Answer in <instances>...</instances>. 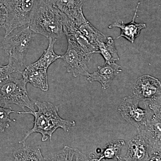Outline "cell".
<instances>
[{"instance_id": "1", "label": "cell", "mask_w": 161, "mask_h": 161, "mask_svg": "<svg viewBox=\"0 0 161 161\" xmlns=\"http://www.w3.org/2000/svg\"><path fill=\"white\" fill-rule=\"evenodd\" d=\"M35 105L38 110L35 112H23V114H29L34 116L33 127L27 131L22 140L19 142L23 147L25 146L27 139L33 133H39L42 136L43 142H46L49 136L52 142V136L58 128L63 129L65 132H69L72 127L76 125L75 121L63 119L58 114L59 108L50 102L36 101Z\"/></svg>"}, {"instance_id": "2", "label": "cell", "mask_w": 161, "mask_h": 161, "mask_svg": "<svg viewBox=\"0 0 161 161\" xmlns=\"http://www.w3.org/2000/svg\"><path fill=\"white\" fill-rule=\"evenodd\" d=\"M32 32L58 40L63 36L62 12L58 7L48 6L40 0L31 15L29 23Z\"/></svg>"}, {"instance_id": "3", "label": "cell", "mask_w": 161, "mask_h": 161, "mask_svg": "<svg viewBox=\"0 0 161 161\" xmlns=\"http://www.w3.org/2000/svg\"><path fill=\"white\" fill-rule=\"evenodd\" d=\"M32 40V31L29 25L16 28L5 36L3 48L9 57V61L22 74L23 62Z\"/></svg>"}, {"instance_id": "4", "label": "cell", "mask_w": 161, "mask_h": 161, "mask_svg": "<svg viewBox=\"0 0 161 161\" xmlns=\"http://www.w3.org/2000/svg\"><path fill=\"white\" fill-rule=\"evenodd\" d=\"M27 82L23 78L9 76L0 83V106L14 104L25 110L35 112V103L30 99L26 89Z\"/></svg>"}, {"instance_id": "5", "label": "cell", "mask_w": 161, "mask_h": 161, "mask_svg": "<svg viewBox=\"0 0 161 161\" xmlns=\"http://www.w3.org/2000/svg\"><path fill=\"white\" fill-rule=\"evenodd\" d=\"M40 0H3L7 11L5 35L18 27L28 25L32 12Z\"/></svg>"}, {"instance_id": "6", "label": "cell", "mask_w": 161, "mask_h": 161, "mask_svg": "<svg viewBox=\"0 0 161 161\" xmlns=\"http://www.w3.org/2000/svg\"><path fill=\"white\" fill-rule=\"evenodd\" d=\"M161 100L159 98L149 102V108L147 110L148 118L144 132L149 146L150 157L161 152Z\"/></svg>"}, {"instance_id": "7", "label": "cell", "mask_w": 161, "mask_h": 161, "mask_svg": "<svg viewBox=\"0 0 161 161\" xmlns=\"http://www.w3.org/2000/svg\"><path fill=\"white\" fill-rule=\"evenodd\" d=\"M140 101L133 95L125 97L118 107V112L128 123L135 127L138 132L147 125L148 111L141 108Z\"/></svg>"}, {"instance_id": "8", "label": "cell", "mask_w": 161, "mask_h": 161, "mask_svg": "<svg viewBox=\"0 0 161 161\" xmlns=\"http://www.w3.org/2000/svg\"><path fill=\"white\" fill-rule=\"evenodd\" d=\"M93 55L86 53L79 48L68 43V48L64 54L61 56L68 73H71L75 78L79 76L88 77V64Z\"/></svg>"}, {"instance_id": "9", "label": "cell", "mask_w": 161, "mask_h": 161, "mask_svg": "<svg viewBox=\"0 0 161 161\" xmlns=\"http://www.w3.org/2000/svg\"><path fill=\"white\" fill-rule=\"evenodd\" d=\"M132 95L140 101L143 102L161 98L160 81L150 75H142L133 85Z\"/></svg>"}, {"instance_id": "10", "label": "cell", "mask_w": 161, "mask_h": 161, "mask_svg": "<svg viewBox=\"0 0 161 161\" xmlns=\"http://www.w3.org/2000/svg\"><path fill=\"white\" fill-rule=\"evenodd\" d=\"M63 31L68 43L79 48L86 53L92 55L97 49L78 30L73 21L62 12Z\"/></svg>"}, {"instance_id": "11", "label": "cell", "mask_w": 161, "mask_h": 161, "mask_svg": "<svg viewBox=\"0 0 161 161\" xmlns=\"http://www.w3.org/2000/svg\"><path fill=\"white\" fill-rule=\"evenodd\" d=\"M129 149L125 158V161H148L150 158L149 146L144 129L129 141Z\"/></svg>"}, {"instance_id": "12", "label": "cell", "mask_w": 161, "mask_h": 161, "mask_svg": "<svg viewBox=\"0 0 161 161\" xmlns=\"http://www.w3.org/2000/svg\"><path fill=\"white\" fill-rule=\"evenodd\" d=\"M122 71L120 65L115 63L107 64L103 66L98 67V70L89 74L87 80L90 82L98 81L101 84L102 88L106 90L111 86L114 78Z\"/></svg>"}, {"instance_id": "13", "label": "cell", "mask_w": 161, "mask_h": 161, "mask_svg": "<svg viewBox=\"0 0 161 161\" xmlns=\"http://www.w3.org/2000/svg\"><path fill=\"white\" fill-rule=\"evenodd\" d=\"M72 20L80 32L97 49L98 43L106 41L107 38L105 35L91 24L85 17L83 11L80 12L75 19Z\"/></svg>"}, {"instance_id": "14", "label": "cell", "mask_w": 161, "mask_h": 161, "mask_svg": "<svg viewBox=\"0 0 161 161\" xmlns=\"http://www.w3.org/2000/svg\"><path fill=\"white\" fill-rule=\"evenodd\" d=\"M140 4V2L137 3L132 21L130 23L125 24L123 21L120 22V21H119L109 25L108 28L110 29L116 27L120 28V34L116 39H118L121 37L125 38L131 43H133L136 39L140 34L142 30L146 28L147 24L146 23H136L135 21Z\"/></svg>"}, {"instance_id": "15", "label": "cell", "mask_w": 161, "mask_h": 161, "mask_svg": "<svg viewBox=\"0 0 161 161\" xmlns=\"http://www.w3.org/2000/svg\"><path fill=\"white\" fill-rule=\"evenodd\" d=\"M21 75L27 83L31 84L35 87L45 92L49 89L47 70L36 67L31 64L23 70Z\"/></svg>"}, {"instance_id": "16", "label": "cell", "mask_w": 161, "mask_h": 161, "mask_svg": "<svg viewBox=\"0 0 161 161\" xmlns=\"http://www.w3.org/2000/svg\"><path fill=\"white\" fill-rule=\"evenodd\" d=\"M44 159L45 161H89L87 157L78 149L68 146L47 155Z\"/></svg>"}, {"instance_id": "17", "label": "cell", "mask_w": 161, "mask_h": 161, "mask_svg": "<svg viewBox=\"0 0 161 161\" xmlns=\"http://www.w3.org/2000/svg\"><path fill=\"white\" fill-rule=\"evenodd\" d=\"M95 53H99L102 56L105 64L115 63L119 60L117 49L115 47V42L113 38L108 37L105 42H100L97 45V51Z\"/></svg>"}, {"instance_id": "18", "label": "cell", "mask_w": 161, "mask_h": 161, "mask_svg": "<svg viewBox=\"0 0 161 161\" xmlns=\"http://www.w3.org/2000/svg\"><path fill=\"white\" fill-rule=\"evenodd\" d=\"M48 40L49 43L47 48L36 61L31 64L32 65L39 68L47 70L52 64L61 58V55L57 54L54 50V45L57 40L49 39Z\"/></svg>"}, {"instance_id": "19", "label": "cell", "mask_w": 161, "mask_h": 161, "mask_svg": "<svg viewBox=\"0 0 161 161\" xmlns=\"http://www.w3.org/2000/svg\"><path fill=\"white\" fill-rule=\"evenodd\" d=\"M125 144V141L121 140L110 142L101 150L99 157L96 158L95 161H101L103 159L121 160V158L119 157V153Z\"/></svg>"}, {"instance_id": "20", "label": "cell", "mask_w": 161, "mask_h": 161, "mask_svg": "<svg viewBox=\"0 0 161 161\" xmlns=\"http://www.w3.org/2000/svg\"><path fill=\"white\" fill-rule=\"evenodd\" d=\"M84 0H58L57 6L61 12L73 20L82 11Z\"/></svg>"}, {"instance_id": "21", "label": "cell", "mask_w": 161, "mask_h": 161, "mask_svg": "<svg viewBox=\"0 0 161 161\" xmlns=\"http://www.w3.org/2000/svg\"><path fill=\"white\" fill-rule=\"evenodd\" d=\"M23 147L14 153V161H45L40 147Z\"/></svg>"}, {"instance_id": "22", "label": "cell", "mask_w": 161, "mask_h": 161, "mask_svg": "<svg viewBox=\"0 0 161 161\" xmlns=\"http://www.w3.org/2000/svg\"><path fill=\"white\" fill-rule=\"evenodd\" d=\"M23 114V112H18L12 110L11 108H6L0 106V132H5V130L10 125L12 120L9 115L11 113Z\"/></svg>"}, {"instance_id": "23", "label": "cell", "mask_w": 161, "mask_h": 161, "mask_svg": "<svg viewBox=\"0 0 161 161\" xmlns=\"http://www.w3.org/2000/svg\"><path fill=\"white\" fill-rule=\"evenodd\" d=\"M13 73L20 74L19 70L9 62L6 65H0V83L10 76Z\"/></svg>"}, {"instance_id": "24", "label": "cell", "mask_w": 161, "mask_h": 161, "mask_svg": "<svg viewBox=\"0 0 161 161\" xmlns=\"http://www.w3.org/2000/svg\"><path fill=\"white\" fill-rule=\"evenodd\" d=\"M7 11L3 3H0V28H3L6 19Z\"/></svg>"}, {"instance_id": "25", "label": "cell", "mask_w": 161, "mask_h": 161, "mask_svg": "<svg viewBox=\"0 0 161 161\" xmlns=\"http://www.w3.org/2000/svg\"><path fill=\"white\" fill-rule=\"evenodd\" d=\"M42 1L48 6L58 7L57 4H58V0H42Z\"/></svg>"}, {"instance_id": "26", "label": "cell", "mask_w": 161, "mask_h": 161, "mask_svg": "<svg viewBox=\"0 0 161 161\" xmlns=\"http://www.w3.org/2000/svg\"><path fill=\"white\" fill-rule=\"evenodd\" d=\"M148 161H161V153L153 154L150 157Z\"/></svg>"}, {"instance_id": "27", "label": "cell", "mask_w": 161, "mask_h": 161, "mask_svg": "<svg viewBox=\"0 0 161 161\" xmlns=\"http://www.w3.org/2000/svg\"><path fill=\"white\" fill-rule=\"evenodd\" d=\"M3 0H0V3H3Z\"/></svg>"}]
</instances>
